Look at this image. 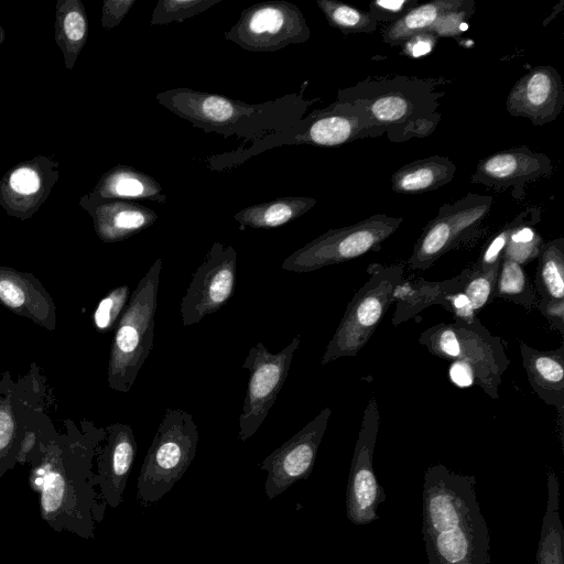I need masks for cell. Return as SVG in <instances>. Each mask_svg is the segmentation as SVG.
I'll return each instance as SVG.
<instances>
[{
  "label": "cell",
  "mask_w": 564,
  "mask_h": 564,
  "mask_svg": "<svg viewBox=\"0 0 564 564\" xmlns=\"http://www.w3.org/2000/svg\"><path fill=\"white\" fill-rule=\"evenodd\" d=\"M494 296L516 303L527 310H531L535 304V291L522 265L503 257L499 267Z\"/></svg>",
  "instance_id": "cell-33"
},
{
  "label": "cell",
  "mask_w": 564,
  "mask_h": 564,
  "mask_svg": "<svg viewBox=\"0 0 564 564\" xmlns=\"http://www.w3.org/2000/svg\"><path fill=\"white\" fill-rule=\"evenodd\" d=\"M470 268L464 269L458 275L444 281L402 280L393 293L395 311L392 324L399 325L417 315L422 310L438 304L446 308L447 297L462 292L469 275Z\"/></svg>",
  "instance_id": "cell-25"
},
{
  "label": "cell",
  "mask_w": 564,
  "mask_h": 564,
  "mask_svg": "<svg viewBox=\"0 0 564 564\" xmlns=\"http://www.w3.org/2000/svg\"><path fill=\"white\" fill-rule=\"evenodd\" d=\"M379 425V408L376 399L371 397L364 410L346 491L347 517L357 525L378 520L377 510L386 498L372 465Z\"/></svg>",
  "instance_id": "cell-14"
},
{
  "label": "cell",
  "mask_w": 564,
  "mask_h": 564,
  "mask_svg": "<svg viewBox=\"0 0 564 564\" xmlns=\"http://www.w3.org/2000/svg\"><path fill=\"white\" fill-rule=\"evenodd\" d=\"M112 199H147L163 204L167 197L155 178L132 166L119 164L100 176L94 188L80 197L79 206Z\"/></svg>",
  "instance_id": "cell-24"
},
{
  "label": "cell",
  "mask_w": 564,
  "mask_h": 564,
  "mask_svg": "<svg viewBox=\"0 0 564 564\" xmlns=\"http://www.w3.org/2000/svg\"><path fill=\"white\" fill-rule=\"evenodd\" d=\"M19 442L17 383L6 373L0 383V477L17 465Z\"/></svg>",
  "instance_id": "cell-31"
},
{
  "label": "cell",
  "mask_w": 564,
  "mask_h": 564,
  "mask_svg": "<svg viewBox=\"0 0 564 564\" xmlns=\"http://www.w3.org/2000/svg\"><path fill=\"white\" fill-rule=\"evenodd\" d=\"M236 273V249L214 242L180 302L183 326L194 325L220 310L234 295Z\"/></svg>",
  "instance_id": "cell-15"
},
{
  "label": "cell",
  "mask_w": 564,
  "mask_h": 564,
  "mask_svg": "<svg viewBox=\"0 0 564 564\" xmlns=\"http://www.w3.org/2000/svg\"><path fill=\"white\" fill-rule=\"evenodd\" d=\"M311 36L305 17L285 0L254 3L242 10L225 39L256 53L276 52L291 44H303Z\"/></svg>",
  "instance_id": "cell-11"
},
{
  "label": "cell",
  "mask_w": 564,
  "mask_h": 564,
  "mask_svg": "<svg viewBox=\"0 0 564 564\" xmlns=\"http://www.w3.org/2000/svg\"><path fill=\"white\" fill-rule=\"evenodd\" d=\"M522 365L535 394L554 406L563 429L564 420V347L554 350H538L520 341Z\"/></svg>",
  "instance_id": "cell-23"
},
{
  "label": "cell",
  "mask_w": 564,
  "mask_h": 564,
  "mask_svg": "<svg viewBox=\"0 0 564 564\" xmlns=\"http://www.w3.org/2000/svg\"><path fill=\"white\" fill-rule=\"evenodd\" d=\"M317 6L327 22L344 34L372 33L379 25L370 12L337 0H317Z\"/></svg>",
  "instance_id": "cell-34"
},
{
  "label": "cell",
  "mask_w": 564,
  "mask_h": 564,
  "mask_svg": "<svg viewBox=\"0 0 564 564\" xmlns=\"http://www.w3.org/2000/svg\"><path fill=\"white\" fill-rule=\"evenodd\" d=\"M316 199L306 196H284L248 206L234 215L241 228H275L283 226L312 209Z\"/></svg>",
  "instance_id": "cell-28"
},
{
  "label": "cell",
  "mask_w": 564,
  "mask_h": 564,
  "mask_svg": "<svg viewBox=\"0 0 564 564\" xmlns=\"http://www.w3.org/2000/svg\"><path fill=\"white\" fill-rule=\"evenodd\" d=\"M3 40H4V31H3L2 26H0V44H2Z\"/></svg>",
  "instance_id": "cell-46"
},
{
  "label": "cell",
  "mask_w": 564,
  "mask_h": 564,
  "mask_svg": "<svg viewBox=\"0 0 564 564\" xmlns=\"http://www.w3.org/2000/svg\"><path fill=\"white\" fill-rule=\"evenodd\" d=\"M554 172L552 160L543 152L521 145L501 150L481 159L471 175V183L495 189H512L516 199L525 195L524 187Z\"/></svg>",
  "instance_id": "cell-18"
},
{
  "label": "cell",
  "mask_w": 564,
  "mask_h": 564,
  "mask_svg": "<svg viewBox=\"0 0 564 564\" xmlns=\"http://www.w3.org/2000/svg\"><path fill=\"white\" fill-rule=\"evenodd\" d=\"M419 4L417 0H375L369 4L372 17L389 24L402 18L408 11Z\"/></svg>",
  "instance_id": "cell-41"
},
{
  "label": "cell",
  "mask_w": 564,
  "mask_h": 564,
  "mask_svg": "<svg viewBox=\"0 0 564 564\" xmlns=\"http://www.w3.org/2000/svg\"><path fill=\"white\" fill-rule=\"evenodd\" d=\"M456 172L449 158L432 155L412 161L391 177V188L399 194H422L448 184Z\"/></svg>",
  "instance_id": "cell-26"
},
{
  "label": "cell",
  "mask_w": 564,
  "mask_h": 564,
  "mask_svg": "<svg viewBox=\"0 0 564 564\" xmlns=\"http://www.w3.org/2000/svg\"><path fill=\"white\" fill-rule=\"evenodd\" d=\"M422 535L427 564H491L476 478L431 465L423 478Z\"/></svg>",
  "instance_id": "cell-2"
},
{
  "label": "cell",
  "mask_w": 564,
  "mask_h": 564,
  "mask_svg": "<svg viewBox=\"0 0 564 564\" xmlns=\"http://www.w3.org/2000/svg\"><path fill=\"white\" fill-rule=\"evenodd\" d=\"M88 36V19L80 0H57L54 39L65 67L73 69Z\"/></svg>",
  "instance_id": "cell-27"
},
{
  "label": "cell",
  "mask_w": 564,
  "mask_h": 564,
  "mask_svg": "<svg viewBox=\"0 0 564 564\" xmlns=\"http://www.w3.org/2000/svg\"><path fill=\"white\" fill-rule=\"evenodd\" d=\"M448 373L456 386L467 387L475 383L473 369L465 362L453 361Z\"/></svg>",
  "instance_id": "cell-45"
},
{
  "label": "cell",
  "mask_w": 564,
  "mask_h": 564,
  "mask_svg": "<svg viewBox=\"0 0 564 564\" xmlns=\"http://www.w3.org/2000/svg\"><path fill=\"white\" fill-rule=\"evenodd\" d=\"M564 107V86L558 72L542 65L531 68L511 87L506 109L513 117L529 119L534 126L554 121Z\"/></svg>",
  "instance_id": "cell-19"
},
{
  "label": "cell",
  "mask_w": 564,
  "mask_h": 564,
  "mask_svg": "<svg viewBox=\"0 0 564 564\" xmlns=\"http://www.w3.org/2000/svg\"><path fill=\"white\" fill-rule=\"evenodd\" d=\"M558 479L547 473V499L542 520L535 564H564V529L560 517Z\"/></svg>",
  "instance_id": "cell-30"
},
{
  "label": "cell",
  "mask_w": 564,
  "mask_h": 564,
  "mask_svg": "<svg viewBox=\"0 0 564 564\" xmlns=\"http://www.w3.org/2000/svg\"><path fill=\"white\" fill-rule=\"evenodd\" d=\"M137 455V441L130 425L106 426V437L96 454L95 485L105 506L118 507Z\"/></svg>",
  "instance_id": "cell-20"
},
{
  "label": "cell",
  "mask_w": 564,
  "mask_h": 564,
  "mask_svg": "<svg viewBox=\"0 0 564 564\" xmlns=\"http://www.w3.org/2000/svg\"><path fill=\"white\" fill-rule=\"evenodd\" d=\"M443 95L431 80L393 75L361 79L339 89L337 99L362 108L389 141L400 143L435 131Z\"/></svg>",
  "instance_id": "cell-4"
},
{
  "label": "cell",
  "mask_w": 564,
  "mask_h": 564,
  "mask_svg": "<svg viewBox=\"0 0 564 564\" xmlns=\"http://www.w3.org/2000/svg\"><path fill=\"white\" fill-rule=\"evenodd\" d=\"M383 134L384 128L375 123L362 108L336 99L324 108L313 110L291 128L252 142L243 153L253 155L290 144L338 147Z\"/></svg>",
  "instance_id": "cell-9"
},
{
  "label": "cell",
  "mask_w": 564,
  "mask_h": 564,
  "mask_svg": "<svg viewBox=\"0 0 564 564\" xmlns=\"http://www.w3.org/2000/svg\"><path fill=\"white\" fill-rule=\"evenodd\" d=\"M135 0H105L101 8V26L106 30L118 26Z\"/></svg>",
  "instance_id": "cell-42"
},
{
  "label": "cell",
  "mask_w": 564,
  "mask_h": 564,
  "mask_svg": "<svg viewBox=\"0 0 564 564\" xmlns=\"http://www.w3.org/2000/svg\"><path fill=\"white\" fill-rule=\"evenodd\" d=\"M130 297L128 285H120L109 291L98 303L94 315L97 332L108 333L117 325Z\"/></svg>",
  "instance_id": "cell-38"
},
{
  "label": "cell",
  "mask_w": 564,
  "mask_h": 564,
  "mask_svg": "<svg viewBox=\"0 0 564 564\" xmlns=\"http://www.w3.org/2000/svg\"><path fill=\"white\" fill-rule=\"evenodd\" d=\"M162 260L149 268L130 294L117 322L107 369L108 386L127 393L147 360L154 343V316Z\"/></svg>",
  "instance_id": "cell-5"
},
{
  "label": "cell",
  "mask_w": 564,
  "mask_h": 564,
  "mask_svg": "<svg viewBox=\"0 0 564 564\" xmlns=\"http://www.w3.org/2000/svg\"><path fill=\"white\" fill-rule=\"evenodd\" d=\"M419 343L434 356L467 364L475 383L492 399L499 398L502 376L509 366L502 340L474 316L440 323L421 333Z\"/></svg>",
  "instance_id": "cell-6"
},
{
  "label": "cell",
  "mask_w": 564,
  "mask_h": 564,
  "mask_svg": "<svg viewBox=\"0 0 564 564\" xmlns=\"http://www.w3.org/2000/svg\"><path fill=\"white\" fill-rule=\"evenodd\" d=\"M433 34L421 33L409 39L404 44V52L411 56H420L431 52L433 47Z\"/></svg>",
  "instance_id": "cell-44"
},
{
  "label": "cell",
  "mask_w": 564,
  "mask_h": 564,
  "mask_svg": "<svg viewBox=\"0 0 564 564\" xmlns=\"http://www.w3.org/2000/svg\"><path fill=\"white\" fill-rule=\"evenodd\" d=\"M198 445V427L192 414L166 409L144 456L137 479V499L156 503L184 476Z\"/></svg>",
  "instance_id": "cell-7"
},
{
  "label": "cell",
  "mask_w": 564,
  "mask_h": 564,
  "mask_svg": "<svg viewBox=\"0 0 564 564\" xmlns=\"http://www.w3.org/2000/svg\"><path fill=\"white\" fill-rule=\"evenodd\" d=\"M498 271L482 273L470 268L462 293L467 297L473 312L482 308L494 296Z\"/></svg>",
  "instance_id": "cell-39"
},
{
  "label": "cell",
  "mask_w": 564,
  "mask_h": 564,
  "mask_svg": "<svg viewBox=\"0 0 564 564\" xmlns=\"http://www.w3.org/2000/svg\"><path fill=\"white\" fill-rule=\"evenodd\" d=\"M58 166L55 160L36 155L10 169L0 180V206L7 215L31 219L55 186Z\"/></svg>",
  "instance_id": "cell-17"
},
{
  "label": "cell",
  "mask_w": 564,
  "mask_h": 564,
  "mask_svg": "<svg viewBox=\"0 0 564 564\" xmlns=\"http://www.w3.org/2000/svg\"><path fill=\"white\" fill-rule=\"evenodd\" d=\"M491 196L469 193L454 203L443 204L425 226L408 259L411 270H427L444 253L467 241L490 212Z\"/></svg>",
  "instance_id": "cell-12"
},
{
  "label": "cell",
  "mask_w": 564,
  "mask_h": 564,
  "mask_svg": "<svg viewBox=\"0 0 564 564\" xmlns=\"http://www.w3.org/2000/svg\"><path fill=\"white\" fill-rule=\"evenodd\" d=\"M467 0H434L417 4L402 18L388 24L381 32L389 45H403L409 39L429 33L434 23L446 12L463 7Z\"/></svg>",
  "instance_id": "cell-29"
},
{
  "label": "cell",
  "mask_w": 564,
  "mask_h": 564,
  "mask_svg": "<svg viewBox=\"0 0 564 564\" xmlns=\"http://www.w3.org/2000/svg\"><path fill=\"white\" fill-rule=\"evenodd\" d=\"M535 283L539 301L564 300V238L543 243L539 254Z\"/></svg>",
  "instance_id": "cell-32"
},
{
  "label": "cell",
  "mask_w": 564,
  "mask_h": 564,
  "mask_svg": "<svg viewBox=\"0 0 564 564\" xmlns=\"http://www.w3.org/2000/svg\"><path fill=\"white\" fill-rule=\"evenodd\" d=\"M402 221V217L375 214L354 225L329 229L286 257L282 269L305 273L379 250Z\"/></svg>",
  "instance_id": "cell-10"
},
{
  "label": "cell",
  "mask_w": 564,
  "mask_h": 564,
  "mask_svg": "<svg viewBox=\"0 0 564 564\" xmlns=\"http://www.w3.org/2000/svg\"><path fill=\"white\" fill-rule=\"evenodd\" d=\"M534 219H540V210L536 207L521 212L507 224L484 248L474 270L482 273L499 270L506 246L512 232L521 225Z\"/></svg>",
  "instance_id": "cell-35"
},
{
  "label": "cell",
  "mask_w": 564,
  "mask_h": 564,
  "mask_svg": "<svg viewBox=\"0 0 564 564\" xmlns=\"http://www.w3.org/2000/svg\"><path fill=\"white\" fill-rule=\"evenodd\" d=\"M367 282L355 293L328 341L321 365L343 357H355L366 346L384 313L393 302V293L403 280L401 264H372Z\"/></svg>",
  "instance_id": "cell-8"
},
{
  "label": "cell",
  "mask_w": 564,
  "mask_h": 564,
  "mask_svg": "<svg viewBox=\"0 0 564 564\" xmlns=\"http://www.w3.org/2000/svg\"><path fill=\"white\" fill-rule=\"evenodd\" d=\"M538 308L547 322L564 334V300L543 302L539 301Z\"/></svg>",
  "instance_id": "cell-43"
},
{
  "label": "cell",
  "mask_w": 564,
  "mask_h": 564,
  "mask_svg": "<svg viewBox=\"0 0 564 564\" xmlns=\"http://www.w3.org/2000/svg\"><path fill=\"white\" fill-rule=\"evenodd\" d=\"M80 207L90 215L95 232L104 242L126 240L158 219L153 209L131 200H100Z\"/></svg>",
  "instance_id": "cell-22"
},
{
  "label": "cell",
  "mask_w": 564,
  "mask_h": 564,
  "mask_svg": "<svg viewBox=\"0 0 564 564\" xmlns=\"http://www.w3.org/2000/svg\"><path fill=\"white\" fill-rule=\"evenodd\" d=\"M301 343L300 335L276 354L258 341L248 351L242 368L249 371L246 397L239 415V438L246 442L260 427L281 391L292 359Z\"/></svg>",
  "instance_id": "cell-13"
},
{
  "label": "cell",
  "mask_w": 564,
  "mask_h": 564,
  "mask_svg": "<svg viewBox=\"0 0 564 564\" xmlns=\"http://www.w3.org/2000/svg\"><path fill=\"white\" fill-rule=\"evenodd\" d=\"M538 221L539 219H534L525 223L512 232L506 246L503 258L511 259L522 265L539 257L543 241L539 232L532 227Z\"/></svg>",
  "instance_id": "cell-37"
},
{
  "label": "cell",
  "mask_w": 564,
  "mask_h": 564,
  "mask_svg": "<svg viewBox=\"0 0 564 564\" xmlns=\"http://www.w3.org/2000/svg\"><path fill=\"white\" fill-rule=\"evenodd\" d=\"M221 0H160L158 1L150 25H164L171 22H183L193 18Z\"/></svg>",
  "instance_id": "cell-36"
},
{
  "label": "cell",
  "mask_w": 564,
  "mask_h": 564,
  "mask_svg": "<svg viewBox=\"0 0 564 564\" xmlns=\"http://www.w3.org/2000/svg\"><path fill=\"white\" fill-rule=\"evenodd\" d=\"M155 100L205 132L254 142L291 128L316 99L307 100L302 94H292L250 105L219 94L172 88L156 94Z\"/></svg>",
  "instance_id": "cell-3"
},
{
  "label": "cell",
  "mask_w": 564,
  "mask_h": 564,
  "mask_svg": "<svg viewBox=\"0 0 564 564\" xmlns=\"http://www.w3.org/2000/svg\"><path fill=\"white\" fill-rule=\"evenodd\" d=\"M65 432H56L30 465L29 484L39 494L42 520L56 532L83 539L95 536V523L106 506L96 490L94 458L106 437V427L66 420Z\"/></svg>",
  "instance_id": "cell-1"
},
{
  "label": "cell",
  "mask_w": 564,
  "mask_h": 564,
  "mask_svg": "<svg viewBox=\"0 0 564 564\" xmlns=\"http://www.w3.org/2000/svg\"><path fill=\"white\" fill-rule=\"evenodd\" d=\"M0 304L47 330L56 329L53 297L32 273L0 265Z\"/></svg>",
  "instance_id": "cell-21"
},
{
  "label": "cell",
  "mask_w": 564,
  "mask_h": 564,
  "mask_svg": "<svg viewBox=\"0 0 564 564\" xmlns=\"http://www.w3.org/2000/svg\"><path fill=\"white\" fill-rule=\"evenodd\" d=\"M474 12V0H467L463 7L443 14L429 33L438 36H456L467 28V21Z\"/></svg>",
  "instance_id": "cell-40"
},
{
  "label": "cell",
  "mask_w": 564,
  "mask_h": 564,
  "mask_svg": "<svg viewBox=\"0 0 564 564\" xmlns=\"http://www.w3.org/2000/svg\"><path fill=\"white\" fill-rule=\"evenodd\" d=\"M330 415V408H324L259 464L260 469L268 474L264 489L269 500L285 491L296 481L308 478Z\"/></svg>",
  "instance_id": "cell-16"
}]
</instances>
